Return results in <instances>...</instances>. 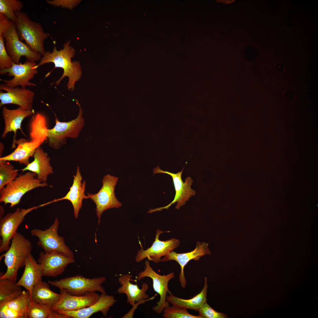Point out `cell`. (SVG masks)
<instances>
[{
    "label": "cell",
    "instance_id": "cell-1",
    "mask_svg": "<svg viewBox=\"0 0 318 318\" xmlns=\"http://www.w3.org/2000/svg\"><path fill=\"white\" fill-rule=\"evenodd\" d=\"M47 123L46 116L38 113L32 117L30 125V140L21 139L16 141L17 147L11 153L1 157L0 159L18 162L26 166L30 163L29 158L33 156L37 149L47 139Z\"/></svg>",
    "mask_w": 318,
    "mask_h": 318
},
{
    "label": "cell",
    "instance_id": "cell-2",
    "mask_svg": "<svg viewBox=\"0 0 318 318\" xmlns=\"http://www.w3.org/2000/svg\"><path fill=\"white\" fill-rule=\"evenodd\" d=\"M70 43L69 41L64 43L63 48L59 50H57L55 46L52 52L46 51L34 68L37 69L39 66L49 63L54 64V69L56 68H62L64 71L61 77L52 84L55 83L56 85H58L64 77H68L67 88L69 91H72L74 89L76 82L80 79L82 72L80 62L78 61H71V59L74 56L75 51L73 48L69 46Z\"/></svg>",
    "mask_w": 318,
    "mask_h": 318
},
{
    "label": "cell",
    "instance_id": "cell-3",
    "mask_svg": "<svg viewBox=\"0 0 318 318\" xmlns=\"http://www.w3.org/2000/svg\"><path fill=\"white\" fill-rule=\"evenodd\" d=\"M9 248L0 256L4 258L7 267L6 272L0 273V278L8 279L16 282L18 272L25 265L26 259L32 249L31 242L21 234L17 232L11 240Z\"/></svg>",
    "mask_w": 318,
    "mask_h": 318
},
{
    "label": "cell",
    "instance_id": "cell-4",
    "mask_svg": "<svg viewBox=\"0 0 318 318\" xmlns=\"http://www.w3.org/2000/svg\"><path fill=\"white\" fill-rule=\"evenodd\" d=\"M0 31L3 33L7 52L14 63L20 64L21 58L35 62L40 60L42 55L34 51L20 39L13 22L0 14Z\"/></svg>",
    "mask_w": 318,
    "mask_h": 318
},
{
    "label": "cell",
    "instance_id": "cell-5",
    "mask_svg": "<svg viewBox=\"0 0 318 318\" xmlns=\"http://www.w3.org/2000/svg\"><path fill=\"white\" fill-rule=\"evenodd\" d=\"M16 19L13 22L20 39L24 40L34 51L43 56L46 51L44 41L49 36L39 23L31 20L24 12H15Z\"/></svg>",
    "mask_w": 318,
    "mask_h": 318
},
{
    "label": "cell",
    "instance_id": "cell-6",
    "mask_svg": "<svg viewBox=\"0 0 318 318\" xmlns=\"http://www.w3.org/2000/svg\"><path fill=\"white\" fill-rule=\"evenodd\" d=\"M49 185L38 179L36 174L31 171L19 175L14 180L0 190V202L10 204V208L18 204L23 196L38 187Z\"/></svg>",
    "mask_w": 318,
    "mask_h": 318
},
{
    "label": "cell",
    "instance_id": "cell-7",
    "mask_svg": "<svg viewBox=\"0 0 318 318\" xmlns=\"http://www.w3.org/2000/svg\"><path fill=\"white\" fill-rule=\"evenodd\" d=\"M106 280V278L104 276L90 279L78 275L59 280L49 281L47 282L59 289L64 290L72 295L81 296L96 292L107 294L102 285Z\"/></svg>",
    "mask_w": 318,
    "mask_h": 318
},
{
    "label": "cell",
    "instance_id": "cell-8",
    "mask_svg": "<svg viewBox=\"0 0 318 318\" xmlns=\"http://www.w3.org/2000/svg\"><path fill=\"white\" fill-rule=\"evenodd\" d=\"M75 100L80 108L77 117L69 121L62 122L59 121L55 116V126L52 128L48 129L47 130L48 145L54 149L60 148L66 143V140L67 138H77L84 125L82 110L79 102Z\"/></svg>",
    "mask_w": 318,
    "mask_h": 318
},
{
    "label": "cell",
    "instance_id": "cell-9",
    "mask_svg": "<svg viewBox=\"0 0 318 318\" xmlns=\"http://www.w3.org/2000/svg\"><path fill=\"white\" fill-rule=\"evenodd\" d=\"M59 224L56 218L52 224L45 230L35 228L30 231L31 234L38 238L37 245L45 253L56 252L67 257L74 258L73 252L65 243L64 238L57 233Z\"/></svg>",
    "mask_w": 318,
    "mask_h": 318
},
{
    "label": "cell",
    "instance_id": "cell-10",
    "mask_svg": "<svg viewBox=\"0 0 318 318\" xmlns=\"http://www.w3.org/2000/svg\"><path fill=\"white\" fill-rule=\"evenodd\" d=\"M118 178L107 174L103 176L102 185L99 191L95 194L87 193L88 198H90L96 206V215L98 218V223L100 222L101 216L106 210L113 208H118L122 206L115 193V187Z\"/></svg>",
    "mask_w": 318,
    "mask_h": 318
},
{
    "label": "cell",
    "instance_id": "cell-11",
    "mask_svg": "<svg viewBox=\"0 0 318 318\" xmlns=\"http://www.w3.org/2000/svg\"><path fill=\"white\" fill-rule=\"evenodd\" d=\"M144 270L140 272L137 276L138 280L148 277L152 279L153 287L155 292L160 296L159 301L156 303L152 310L158 314H160L164 309L169 306V303L166 300L168 293L169 294L172 293L169 290V281L175 276V273L171 272L166 275H161L155 272L151 266L149 261L146 260L145 263Z\"/></svg>",
    "mask_w": 318,
    "mask_h": 318
},
{
    "label": "cell",
    "instance_id": "cell-12",
    "mask_svg": "<svg viewBox=\"0 0 318 318\" xmlns=\"http://www.w3.org/2000/svg\"><path fill=\"white\" fill-rule=\"evenodd\" d=\"M40 207L39 205L27 208H17L12 213L7 214L0 220V253L6 251L9 248L11 240L25 216L30 212Z\"/></svg>",
    "mask_w": 318,
    "mask_h": 318
},
{
    "label": "cell",
    "instance_id": "cell-13",
    "mask_svg": "<svg viewBox=\"0 0 318 318\" xmlns=\"http://www.w3.org/2000/svg\"><path fill=\"white\" fill-rule=\"evenodd\" d=\"M183 169L184 168L180 171L175 173L167 171H164L160 169L159 166L154 169V174L164 173L171 176L175 187V194L174 199L169 204L163 207L150 209L148 212V213H152L160 211L163 209H168L171 205L176 203H177V204L175 208L179 209L181 206L185 205L186 202L189 200L191 196H194L196 195V191L191 188V186L193 182L192 178L190 177H187L184 182H183L182 180L181 176Z\"/></svg>",
    "mask_w": 318,
    "mask_h": 318
},
{
    "label": "cell",
    "instance_id": "cell-14",
    "mask_svg": "<svg viewBox=\"0 0 318 318\" xmlns=\"http://www.w3.org/2000/svg\"><path fill=\"white\" fill-rule=\"evenodd\" d=\"M37 64L35 62L26 60L23 63L16 64L13 63L9 68L0 70V75L6 74L9 77H14L10 80L0 79L8 87H14L19 86H36L35 84L31 82L34 76L38 73L37 69L34 68Z\"/></svg>",
    "mask_w": 318,
    "mask_h": 318
},
{
    "label": "cell",
    "instance_id": "cell-15",
    "mask_svg": "<svg viewBox=\"0 0 318 318\" xmlns=\"http://www.w3.org/2000/svg\"><path fill=\"white\" fill-rule=\"evenodd\" d=\"M168 232L170 231H163L158 229L152 245L145 250L141 249L138 250L135 258L136 261L139 262L147 258L148 261L158 263L160 261L161 257L177 248L180 244L178 239L172 238L165 241L159 239V236L162 233Z\"/></svg>",
    "mask_w": 318,
    "mask_h": 318
},
{
    "label": "cell",
    "instance_id": "cell-16",
    "mask_svg": "<svg viewBox=\"0 0 318 318\" xmlns=\"http://www.w3.org/2000/svg\"><path fill=\"white\" fill-rule=\"evenodd\" d=\"M39 256L37 262L43 276L56 277L62 274L69 264L75 261L74 258L56 252H41Z\"/></svg>",
    "mask_w": 318,
    "mask_h": 318
},
{
    "label": "cell",
    "instance_id": "cell-17",
    "mask_svg": "<svg viewBox=\"0 0 318 318\" xmlns=\"http://www.w3.org/2000/svg\"><path fill=\"white\" fill-rule=\"evenodd\" d=\"M208 246V244L207 243L197 241L196 247L193 250L183 253H178L172 251L161 259L160 261L165 262L174 260L178 263L180 267L179 280L181 287L185 288L186 284L184 273L185 266L191 260L198 261L202 256L206 255H210L211 252Z\"/></svg>",
    "mask_w": 318,
    "mask_h": 318
},
{
    "label": "cell",
    "instance_id": "cell-18",
    "mask_svg": "<svg viewBox=\"0 0 318 318\" xmlns=\"http://www.w3.org/2000/svg\"><path fill=\"white\" fill-rule=\"evenodd\" d=\"M1 90L6 92H0V106L8 104L18 105L27 110H32L35 93L26 87H12L6 86L4 84L0 85Z\"/></svg>",
    "mask_w": 318,
    "mask_h": 318
},
{
    "label": "cell",
    "instance_id": "cell-19",
    "mask_svg": "<svg viewBox=\"0 0 318 318\" xmlns=\"http://www.w3.org/2000/svg\"><path fill=\"white\" fill-rule=\"evenodd\" d=\"M60 299L52 308L54 310L74 311L90 306L99 299L100 295L96 292L84 295L70 294L63 289H60Z\"/></svg>",
    "mask_w": 318,
    "mask_h": 318
},
{
    "label": "cell",
    "instance_id": "cell-20",
    "mask_svg": "<svg viewBox=\"0 0 318 318\" xmlns=\"http://www.w3.org/2000/svg\"><path fill=\"white\" fill-rule=\"evenodd\" d=\"M72 184L69 188V190L64 196L40 205L43 207L53 203L66 200L71 203L74 209V213L76 219L78 218L80 211L82 208V201L84 199H87V196L85 194L86 182L83 181L82 183V177L80 171L79 167L77 166L76 174L74 175Z\"/></svg>",
    "mask_w": 318,
    "mask_h": 318
},
{
    "label": "cell",
    "instance_id": "cell-21",
    "mask_svg": "<svg viewBox=\"0 0 318 318\" xmlns=\"http://www.w3.org/2000/svg\"><path fill=\"white\" fill-rule=\"evenodd\" d=\"M34 110L33 109L27 110L20 107L15 109H9L5 106L3 107L2 116L5 126L1 137L4 138L8 133L11 132H14V135L12 145V148L15 147L16 141L15 137L17 130L19 129L23 133L21 128L23 120L25 118L34 115Z\"/></svg>",
    "mask_w": 318,
    "mask_h": 318
},
{
    "label": "cell",
    "instance_id": "cell-22",
    "mask_svg": "<svg viewBox=\"0 0 318 318\" xmlns=\"http://www.w3.org/2000/svg\"><path fill=\"white\" fill-rule=\"evenodd\" d=\"M116 302V300L113 296L101 294L98 300L90 306L76 311L60 310L57 312L70 318H89L94 313L99 312L106 317L110 308Z\"/></svg>",
    "mask_w": 318,
    "mask_h": 318
},
{
    "label": "cell",
    "instance_id": "cell-23",
    "mask_svg": "<svg viewBox=\"0 0 318 318\" xmlns=\"http://www.w3.org/2000/svg\"><path fill=\"white\" fill-rule=\"evenodd\" d=\"M132 276V275L129 274L120 276L118 280L121 286L117 290L118 293L126 295L127 303L132 306L135 302L147 299L149 297L146 293L149 289L148 285L144 283L141 288H140L137 284H134L130 282Z\"/></svg>",
    "mask_w": 318,
    "mask_h": 318
},
{
    "label": "cell",
    "instance_id": "cell-24",
    "mask_svg": "<svg viewBox=\"0 0 318 318\" xmlns=\"http://www.w3.org/2000/svg\"><path fill=\"white\" fill-rule=\"evenodd\" d=\"M24 266L22 275L16 284L28 291L30 296L34 286L42 280V272L39 264L31 253L27 257Z\"/></svg>",
    "mask_w": 318,
    "mask_h": 318
},
{
    "label": "cell",
    "instance_id": "cell-25",
    "mask_svg": "<svg viewBox=\"0 0 318 318\" xmlns=\"http://www.w3.org/2000/svg\"><path fill=\"white\" fill-rule=\"evenodd\" d=\"M34 160L23 168L19 170H29L35 173L37 178L43 182H46L49 175L53 173L51 165L50 158L48 154L39 147L33 155Z\"/></svg>",
    "mask_w": 318,
    "mask_h": 318
},
{
    "label": "cell",
    "instance_id": "cell-26",
    "mask_svg": "<svg viewBox=\"0 0 318 318\" xmlns=\"http://www.w3.org/2000/svg\"><path fill=\"white\" fill-rule=\"evenodd\" d=\"M29 292L23 291L17 298L0 308V318H26Z\"/></svg>",
    "mask_w": 318,
    "mask_h": 318
},
{
    "label": "cell",
    "instance_id": "cell-27",
    "mask_svg": "<svg viewBox=\"0 0 318 318\" xmlns=\"http://www.w3.org/2000/svg\"><path fill=\"white\" fill-rule=\"evenodd\" d=\"M48 283L42 280L32 288L30 299L34 302L52 307L60 299L61 295L52 291Z\"/></svg>",
    "mask_w": 318,
    "mask_h": 318
},
{
    "label": "cell",
    "instance_id": "cell-28",
    "mask_svg": "<svg viewBox=\"0 0 318 318\" xmlns=\"http://www.w3.org/2000/svg\"><path fill=\"white\" fill-rule=\"evenodd\" d=\"M208 288L207 278L205 277L204 286L201 292L193 297L189 299L179 298L172 294L167 296L166 300L172 305L186 309L198 311L207 302V294Z\"/></svg>",
    "mask_w": 318,
    "mask_h": 318
},
{
    "label": "cell",
    "instance_id": "cell-29",
    "mask_svg": "<svg viewBox=\"0 0 318 318\" xmlns=\"http://www.w3.org/2000/svg\"><path fill=\"white\" fill-rule=\"evenodd\" d=\"M27 318H70L65 314L53 310L50 307L34 302L30 298L28 303Z\"/></svg>",
    "mask_w": 318,
    "mask_h": 318
},
{
    "label": "cell",
    "instance_id": "cell-30",
    "mask_svg": "<svg viewBox=\"0 0 318 318\" xmlns=\"http://www.w3.org/2000/svg\"><path fill=\"white\" fill-rule=\"evenodd\" d=\"M23 291L16 282L0 278V308L19 297Z\"/></svg>",
    "mask_w": 318,
    "mask_h": 318
},
{
    "label": "cell",
    "instance_id": "cell-31",
    "mask_svg": "<svg viewBox=\"0 0 318 318\" xmlns=\"http://www.w3.org/2000/svg\"><path fill=\"white\" fill-rule=\"evenodd\" d=\"M23 5L18 0H0V14L14 22L16 19L15 12L21 11Z\"/></svg>",
    "mask_w": 318,
    "mask_h": 318
},
{
    "label": "cell",
    "instance_id": "cell-32",
    "mask_svg": "<svg viewBox=\"0 0 318 318\" xmlns=\"http://www.w3.org/2000/svg\"><path fill=\"white\" fill-rule=\"evenodd\" d=\"M8 161L0 159V190L18 176V170Z\"/></svg>",
    "mask_w": 318,
    "mask_h": 318
},
{
    "label": "cell",
    "instance_id": "cell-33",
    "mask_svg": "<svg viewBox=\"0 0 318 318\" xmlns=\"http://www.w3.org/2000/svg\"><path fill=\"white\" fill-rule=\"evenodd\" d=\"M163 312L162 316L165 318H202L199 315L189 314L186 309L173 305L166 307Z\"/></svg>",
    "mask_w": 318,
    "mask_h": 318
},
{
    "label": "cell",
    "instance_id": "cell-34",
    "mask_svg": "<svg viewBox=\"0 0 318 318\" xmlns=\"http://www.w3.org/2000/svg\"><path fill=\"white\" fill-rule=\"evenodd\" d=\"M14 62L6 48L3 33L0 31V69L10 68Z\"/></svg>",
    "mask_w": 318,
    "mask_h": 318
},
{
    "label": "cell",
    "instance_id": "cell-35",
    "mask_svg": "<svg viewBox=\"0 0 318 318\" xmlns=\"http://www.w3.org/2000/svg\"><path fill=\"white\" fill-rule=\"evenodd\" d=\"M202 318H227V316L223 313L217 312L212 308L206 302L198 310Z\"/></svg>",
    "mask_w": 318,
    "mask_h": 318
},
{
    "label": "cell",
    "instance_id": "cell-36",
    "mask_svg": "<svg viewBox=\"0 0 318 318\" xmlns=\"http://www.w3.org/2000/svg\"><path fill=\"white\" fill-rule=\"evenodd\" d=\"M157 294H156L153 296L150 299H146L143 300H141L137 302V303L135 304L132 306L133 307L132 309H131L129 312L124 315L122 318H132L133 315H134V312L135 310L137 308L138 306L140 304L143 303L145 302L150 300H153L155 298V297L157 295Z\"/></svg>",
    "mask_w": 318,
    "mask_h": 318
}]
</instances>
